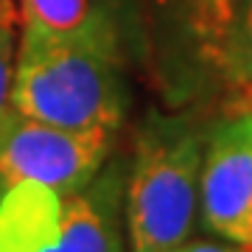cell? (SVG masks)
Returning <instances> with one entry per match:
<instances>
[{
  "mask_svg": "<svg viewBox=\"0 0 252 252\" xmlns=\"http://www.w3.org/2000/svg\"><path fill=\"white\" fill-rule=\"evenodd\" d=\"M241 95H244V98H247V101L252 104V84H247V87H241Z\"/></svg>",
  "mask_w": 252,
  "mask_h": 252,
  "instance_id": "4fadbf2b",
  "label": "cell"
},
{
  "mask_svg": "<svg viewBox=\"0 0 252 252\" xmlns=\"http://www.w3.org/2000/svg\"><path fill=\"white\" fill-rule=\"evenodd\" d=\"M199 216L207 233L252 247V104H238L207 124Z\"/></svg>",
  "mask_w": 252,
  "mask_h": 252,
  "instance_id": "277c9868",
  "label": "cell"
},
{
  "mask_svg": "<svg viewBox=\"0 0 252 252\" xmlns=\"http://www.w3.org/2000/svg\"><path fill=\"white\" fill-rule=\"evenodd\" d=\"M207 124L196 112H149L126 165L129 252H171L193 235Z\"/></svg>",
  "mask_w": 252,
  "mask_h": 252,
  "instance_id": "6da1fadb",
  "label": "cell"
},
{
  "mask_svg": "<svg viewBox=\"0 0 252 252\" xmlns=\"http://www.w3.org/2000/svg\"><path fill=\"white\" fill-rule=\"evenodd\" d=\"M59 190L42 182H14L0 193V252H48L64 219Z\"/></svg>",
  "mask_w": 252,
  "mask_h": 252,
  "instance_id": "52a82bcc",
  "label": "cell"
},
{
  "mask_svg": "<svg viewBox=\"0 0 252 252\" xmlns=\"http://www.w3.org/2000/svg\"><path fill=\"white\" fill-rule=\"evenodd\" d=\"M171 252H252V247L235 241H193V238H188Z\"/></svg>",
  "mask_w": 252,
  "mask_h": 252,
  "instance_id": "8fae6325",
  "label": "cell"
},
{
  "mask_svg": "<svg viewBox=\"0 0 252 252\" xmlns=\"http://www.w3.org/2000/svg\"><path fill=\"white\" fill-rule=\"evenodd\" d=\"M238 6L241 0H180L177 3L182 34L188 36L199 62L221 70Z\"/></svg>",
  "mask_w": 252,
  "mask_h": 252,
  "instance_id": "ba28073f",
  "label": "cell"
},
{
  "mask_svg": "<svg viewBox=\"0 0 252 252\" xmlns=\"http://www.w3.org/2000/svg\"><path fill=\"white\" fill-rule=\"evenodd\" d=\"M221 73H227L238 87L252 84V0H241L238 6Z\"/></svg>",
  "mask_w": 252,
  "mask_h": 252,
  "instance_id": "9c48e42d",
  "label": "cell"
},
{
  "mask_svg": "<svg viewBox=\"0 0 252 252\" xmlns=\"http://www.w3.org/2000/svg\"><path fill=\"white\" fill-rule=\"evenodd\" d=\"M11 104L20 115L42 124L118 132L129 93L121 59L23 31L14 56Z\"/></svg>",
  "mask_w": 252,
  "mask_h": 252,
  "instance_id": "7a4b0ae2",
  "label": "cell"
},
{
  "mask_svg": "<svg viewBox=\"0 0 252 252\" xmlns=\"http://www.w3.org/2000/svg\"><path fill=\"white\" fill-rule=\"evenodd\" d=\"M104 3H109V6H112V9H115L118 3H121V0H104Z\"/></svg>",
  "mask_w": 252,
  "mask_h": 252,
  "instance_id": "5bb4252c",
  "label": "cell"
},
{
  "mask_svg": "<svg viewBox=\"0 0 252 252\" xmlns=\"http://www.w3.org/2000/svg\"><path fill=\"white\" fill-rule=\"evenodd\" d=\"M115 135L112 129H64L17 112L0 137V193L31 180L70 196L112 157Z\"/></svg>",
  "mask_w": 252,
  "mask_h": 252,
  "instance_id": "3957f363",
  "label": "cell"
},
{
  "mask_svg": "<svg viewBox=\"0 0 252 252\" xmlns=\"http://www.w3.org/2000/svg\"><path fill=\"white\" fill-rule=\"evenodd\" d=\"M14 56H17V36L14 26H0V137L17 115L11 104V79H14Z\"/></svg>",
  "mask_w": 252,
  "mask_h": 252,
  "instance_id": "30bf717a",
  "label": "cell"
},
{
  "mask_svg": "<svg viewBox=\"0 0 252 252\" xmlns=\"http://www.w3.org/2000/svg\"><path fill=\"white\" fill-rule=\"evenodd\" d=\"M126 165L129 162L109 157L84 188L67 196L59 241L48 252H129Z\"/></svg>",
  "mask_w": 252,
  "mask_h": 252,
  "instance_id": "5b68a950",
  "label": "cell"
},
{
  "mask_svg": "<svg viewBox=\"0 0 252 252\" xmlns=\"http://www.w3.org/2000/svg\"><path fill=\"white\" fill-rule=\"evenodd\" d=\"M23 31L121 56L115 9L104 0H20Z\"/></svg>",
  "mask_w": 252,
  "mask_h": 252,
  "instance_id": "8992f818",
  "label": "cell"
},
{
  "mask_svg": "<svg viewBox=\"0 0 252 252\" xmlns=\"http://www.w3.org/2000/svg\"><path fill=\"white\" fill-rule=\"evenodd\" d=\"M20 11L14 6V0H0V26H17Z\"/></svg>",
  "mask_w": 252,
  "mask_h": 252,
  "instance_id": "7c38bea8",
  "label": "cell"
}]
</instances>
